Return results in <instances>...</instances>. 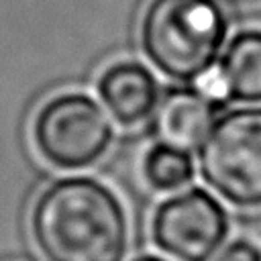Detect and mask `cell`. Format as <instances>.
I'll use <instances>...</instances> for the list:
<instances>
[{
	"instance_id": "obj_7",
	"label": "cell",
	"mask_w": 261,
	"mask_h": 261,
	"mask_svg": "<svg viewBox=\"0 0 261 261\" xmlns=\"http://www.w3.org/2000/svg\"><path fill=\"white\" fill-rule=\"evenodd\" d=\"M224 110L198 86L177 84L161 92L151 114V126L157 141L192 153L214 116Z\"/></svg>"
},
{
	"instance_id": "obj_2",
	"label": "cell",
	"mask_w": 261,
	"mask_h": 261,
	"mask_svg": "<svg viewBox=\"0 0 261 261\" xmlns=\"http://www.w3.org/2000/svg\"><path fill=\"white\" fill-rule=\"evenodd\" d=\"M228 20L218 0H149L139 43L149 63L175 84H194L218 61Z\"/></svg>"
},
{
	"instance_id": "obj_6",
	"label": "cell",
	"mask_w": 261,
	"mask_h": 261,
	"mask_svg": "<svg viewBox=\"0 0 261 261\" xmlns=\"http://www.w3.org/2000/svg\"><path fill=\"white\" fill-rule=\"evenodd\" d=\"M96 92L108 116L124 128H133L151 118L161 88L153 71L133 59L106 65L96 80Z\"/></svg>"
},
{
	"instance_id": "obj_3",
	"label": "cell",
	"mask_w": 261,
	"mask_h": 261,
	"mask_svg": "<svg viewBox=\"0 0 261 261\" xmlns=\"http://www.w3.org/2000/svg\"><path fill=\"white\" fill-rule=\"evenodd\" d=\"M196 151L200 175L216 196L237 208H261V106L218 112Z\"/></svg>"
},
{
	"instance_id": "obj_8",
	"label": "cell",
	"mask_w": 261,
	"mask_h": 261,
	"mask_svg": "<svg viewBox=\"0 0 261 261\" xmlns=\"http://www.w3.org/2000/svg\"><path fill=\"white\" fill-rule=\"evenodd\" d=\"M228 102H261V29L239 31L214 65Z\"/></svg>"
},
{
	"instance_id": "obj_1",
	"label": "cell",
	"mask_w": 261,
	"mask_h": 261,
	"mask_svg": "<svg viewBox=\"0 0 261 261\" xmlns=\"http://www.w3.org/2000/svg\"><path fill=\"white\" fill-rule=\"evenodd\" d=\"M29 232L43 261H124L130 226L122 200L90 175H65L33 200Z\"/></svg>"
},
{
	"instance_id": "obj_9",
	"label": "cell",
	"mask_w": 261,
	"mask_h": 261,
	"mask_svg": "<svg viewBox=\"0 0 261 261\" xmlns=\"http://www.w3.org/2000/svg\"><path fill=\"white\" fill-rule=\"evenodd\" d=\"M141 173L153 192H177L194 179L196 167L192 153L155 141L143 155Z\"/></svg>"
},
{
	"instance_id": "obj_4",
	"label": "cell",
	"mask_w": 261,
	"mask_h": 261,
	"mask_svg": "<svg viewBox=\"0 0 261 261\" xmlns=\"http://www.w3.org/2000/svg\"><path fill=\"white\" fill-rule=\"evenodd\" d=\"M114 141L108 112L86 92L49 96L31 120V143L57 171H84L100 163Z\"/></svg>"
},
{
	"instance_id": "obj_5",
	"label": "cell",
	"mask_w": 261,
	"mask_h": 261,
	"mask_svg": "<svg viewBox=\"0 0 261 261\" xmlns=\"http://www.w3.org/2000/svg\"><path fill=\"white\" fill-rule=\"evenodd\" d=\"M149 232L153 245L175 261H212L226 241L228 216L210 192L190 188L157 204Z\"/></svg>"
},
{
	"instance_id": "obj_10",
	"label": "cell",
	"mask_w": 261,
	"mask_h": 261,
	"mask_svg": "<svg viewBox=\"0 0 261 261\" xmlns=\"http://www.w3.org/2000/svg\"><path fill=\"white\" fill-rule=\"evenodd\" d=\"M212 261H261V249L249 239H234L222 245Z\"/></svg>"
},
{
	"instance_id": "obj_11",
	"label": "cell",
	"mask_w": 261,
	"mask_h": 261,
	"mask_svg": "<svg viewBox=\"0 0 261 261\" xmlns=\"http://www.w3.org/2000/svg\"><path fill=\"white\" fill-rule=\"evenodd\" d=\"M133 261H167V259L157 257V255H141V257H137V259H133Z\"/></svg>"
}]
</instances>
